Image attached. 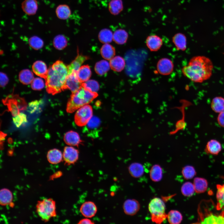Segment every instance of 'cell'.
Returning <instances> with one entry per match:
<instances>
[{
  "label": "cell",
  "mask_w": 224,
  "mask_h": 224,
  "mask_svg": "<svg viewBox=\"0 0 224 224\" xmlns=\"http://www.w3.org/2000/svg\"><path fill=\"white\" fill-rule=\"evenodd\" d=\"M213 66L211 60L203 56L192 57L187 65L183 67V75L192 81L201 83L211 77Z\"/></svg>",
  "instance_id": "obj_1"
},
{
  "label": "cell",
  "mask_w": 224,
  "mask_h": 224,
  "mask_svg": "<svg viewBox=\"0 0 224 224\" xmlns=\"http://www.w3.org/2000/svg\"><path fill=\"white\" fill-rule=\"evenodd\" d=\"M68 73V66L61 61H57L51 65L45 79L47 92L54 95L66 89L65 84Z\"/></svg>",
  "instance_id": "obj_2"
},
{
  "label": "cell",
  "mask_w": 224,
  "mask_h": 224,
  "mask_svg": "<svg viewBox=\"0 0 224 224\" xmlns=\"http://www.w3.org/2000/svg\"><path fill=\"white\" fill-rule=\"evenodd\" d=\"M98 96L97 92L88 91L82 86L72 93L67 104V112L72 113L83 106L91 102Z\"/></svg>",
  "instance_id": "obj_3"
},
{
  "label": "cell",
  "mask_w": 224,
  "mask_h": 224,
  "mask_svg": "<svg viewBox=\"0 0 224 224\" xmlns=\"http://www.w3.org/2000/svg\"><path fill=\"white\" fill-rule=\"evenodd\" d=\"M36 208L38 215L45 222L56 216L55 202L52 199L45 198L38 201Z\"/></svg>",
  "instance_id": "obj_4"
},
{
  "label": "cell",
  "mask_w": 224,
  "mask_h": 224,
  "mask_svg": "<svg viewBox=\"0 0 224 224\" xmlns=\"http://www.w3.org/2000/svg\"><path fill=\"white\" fill-rule=\"evenodd\" d=\"M148 209L152 222L156 223L161 224L167 218L165 204L160 198L155 197L152 199L148 204Z\"/></svg>",
  "instance_id": "obj_5"
},
{
  "label": "cell",
  "mask_w": 224,
  "mask_h": 224,
  "mask_svg": "<svg viewBox=\"0 0 224 224\" xmlns=\"http://www.w3.org/2000/svg\"><path fill=\"white\" fill-rule=\"evenodd\" d=\"M2 102L7 106L13 117L18 114L21 111L25 110L27 107L25 99L17 95H9L2 100Z\"/></svg>",
  "instance_id": "obj_6"
},
{
  "label": "cell",
  "mask_w": 224,
  "mask_h": 224,
  "mask_svg": "<svg viewBox=\"0 0 224 224\" xmlns=\"http://www.w3.org/2000/svg\"><path fill=\"white\" fill-rule=\"evenodd\" d=\"M92 114L91 106L88 104L85 105L76 111L74 116L75 122L78 126H84L87 124L92 117Z\"/></svg>",
  "instance_id": "obj_7"
},
{
  "label": "cell",
  "mask_w": 224,
  "mask_h": 224,
  "mask_svg": "<svg viewBox=\"0 0 224 224\" xmlns=\"http://www.w3.org/2000/svg\"><path fill=\"white\" fill-rule=\"evenodd\" d=\"M77 72L72 71L68 73L66 80V89L70 90L72 93L76 92L82 86V83L79 80Z\"/></svg>",
  "instance_id": "obj_8"
},
{
  "label": "cell",
  "mask_w": 224,
  "mask_h": 224,
  "mask_svg": "<svg viewBox=\"0 0 224 224\" xmlns=\"http://www.w3.org/2000/svg\"><path fill=\"white\" fill-rule=\"evenodd\" d=\"M79 151L75 148L71 146L64 147L63 158L65 164L67 165L74 164L78 160Z\"/></svg>",
  "instance_id": "obj_9"
},
{
  "label": "cell",
  "mask_w": 224,
  "mask_h": 224,
  "mask_svg": "<svg viewBox=\"0 0 224 224\" xmlns=\"http://www.w3.org/2000/svg\"><path fill=\"white\" fill-rule=\"evenodd\" d=\"M158 72L164 75L170 74L174 69V64L172 61L167 58H163L158 62L156 65Z\"/></svg>",
  "instance_id": "obj_10"
},
{
  "label": "cell",
  "mask_w": 224,
  "mask_h": 224,
  "mask_svg": "<svg viewBox=\"0 0 224 224\" xmlns=\"http://www.w3.org/2000/svg\"><path fill=\"white\" fill-rule=\"evenodd\" d=\"M140 205L139 202L135 199H128L124 203L123 208L127 215L133 216L139 211Z\"/></svg>",
  "instance_id": "obj_11"
},
{
  "label": "cell",
  "mask_w": 224,
  "mask_h": 224,
  "mask_svg": "<svg viewBox=\"0 0 224 224\" xmlns=\"http://www.w3.org/2000/svg\"><path fill=\"white\" fill-rule=\"evenodd\" d=\"M80 212L86 218H91L95 216L97 211V208L95 203L88 201L84 203L80 208Z\"/></svg>",
  "instance_id": "obj_12"
},
{
  "label": "cell",
  "mask_w": 224,
  "mask_h": 224,
  "mask_svg": "<svg viewBox=\"0 0 224 224\" xmlns=\"http://www.w3.org/2000/svg\"><path fill=\"white\" fill-rule=\"evenodd\" d=\"M147 46L152 51H156L161 47L163 41L161 37L157 35H153L148 36L146 40Z\"/></svg>",
  "instance_id": "obj_13"
},
{
  "label": "cell",
  "mask_w": 224,
  "mask_h": 224,
  "mask_svg": "<svg viewBox=\"0 0 224 224\" xmlns=\"http://www.w3.org/2000/svg\"><path fill=\"white\" fill-rule=\"evenodd\" d=\"M64 140L66 144L72 146H78L82 142L78 133L72 130L65 133Z\"/></svg>",
  "instance_id": "obj_14"
},
{
  "label": "cell",
  "mask_w": 224,
  "mask_h": 224,
  "mask_svg": "<svg viewBox=\"0 0 224 224\" xmlns=\"http://www.w3.org/2000/svg\"><path fill=\"white\" fill-rule=\"evenodd\" d=\"M32 69L34 73L38 76L45 79L48 69L45 63L41 61H37L33 64Z\"/></svg>",
  "instance_id": "obj_15"
},
{
  "label": "cell",
  "mask_w": 224,
  "mask_h": 224,
  "mask_svg": "<svg viewBox=\"0 0 224 224\" xmlns=\"http://www.w3.org/2000/svg\"><path fill=\"white\" fill-rule=\"evenodd\" d=\"M23 11L27 14H35L38 9V3L36 0H25L22 3Z\"/></svg>",
  "instance_id": "obj_16"
},
{
  "label": "cell",
  "mask_w": 224,
  "mask_h": 224,
  "mask_svg": "<svg viewBox=\"0 0 224 224\" xmlns=\"http://www.w3.org/2000/svg\"><path fill=\"white\" fill-rule=\"evenodd\" d=\"M89 58L86 56L78 54L77 56L70 64L68 66V73L72 71L77 72L82 64Z\"/></svg>",
  "instance_id": "obj_17"
},
{
  "label": "cell",
  "mask_w": 224,
  "mask_h": 224,
  "mask_svg": "<svg viewBox=\"0 0 224 224\" xmlns=\"http://www.w3.org/2000/svg\"><path fill=\"white\" fill-rule=\"evenodd\" d=\"M221 150L220 142L216 140L212 139L207 142L205 151L207 153L215 155L218 154Z\"/></svg>",
  "instance_id": "obj_18"
},
{
  "label": "cell",
  "mask_w": 224,
  "mask_h": 224,
  "mask_svg": "<svg viewBox=\"0 0 224 224\" xmlns=\"http://www.w3.org/2000/svg\"><path fill=\"white\" fill-rule=\"evenodd\" d=\"M172 41L177 49L184 51L187 47V39L184 34L179 33L175 34L172 38Z\"/></svg>",
  "instance_id": "obj_19"
},
{
  "label": "cell",
  "mask_w": 224,
  "mask_h": 224,
  "mask_svg": "<svg viewBox=\"0 0 224 224\" xmlns=\"http://www.w3.org/2000/svg\"><path fill=\"white\" fill-rule=\"evenodd\" d=\"M201 222L202 224H224V212L219 215L210 214Z\"/></svg>",
  "instance_id": "obj_20"
},
{
  "label": "cell",
  "mask_w": 224,
  "mask_h": 224,
  "mask_svg": "<svg viewBox=\"0 0 224 224\" xmlns=\"http://www.w3.org/2000/svg\"><path fill=\"white\" fill-rule=\"evenodd\" d=\"M63 158V154L61 151L57 149L50 150L47 154V160L51 164L59 163L62 161Z\"/></svg>",
  "instance_id": "obj_21"
},
{
  "label": "cell",
  "mask_w": 224,
  "mask_h": 224,
  "mask_svg": "<svg viewBox=\"0 0 224 224\" xmlns=\"http://www.w3.org/2000/svg\"><path fill=\"white\" fill-rule=\"evenodd\" d=\"M110 64L112 70L116 72H120L124 68L125 62L122 57L118 56L110 60Z\"/></svg>",
  "instance_id": "obj_22"
},
{
  "label": "cell",
  "mask_w": 224,
  "mask_h": 224,
  "mask_svg": "<svg viewBox=\"0 0 224 224\" xmlns=\"http://www.w3.org/2000/svg\"><path fill=\"white\" fill-rule=\"evenodd\" d=\"M195 192L198 193L205 192L208 187V182L207 180L201 177H195L193 182Z\"/></svg>",
  "instance_id": "obj_23"
},
{
  "label": "cell",
  "mask_w": 224,
  "mask_h": 224,
  "mask_svg": "<svg viewBox=\"0 0 224 224\" xmlns=\"http://www.w3.org/2000/svg\"><path fill=\"white\" fill-rule=\"evenodd\" d=\"M128 170L130 174L134 178L141 176L144 173V168L143 166L138 162H134L131 164Z\"/></svg>",
  "instance_id": "obj_24"
},
{
  "label": "cell",
  "mask_w": 224,
  "mask_h": 224,
  "mask_svg": "<svg viewBox=\"0 0 224 224\" xmlns=\"http://www.w3.org/2000/svg\"><path fill=\"white\" fill-rule=\"evenodd\" d=\"M77 73L79 80L82 83L88 80L91 75V69L88 65L82 66Z\"/></svg>",
  "instance_id": "obj_25"
},
{
  "label": "cell",
  "mask_w": 224,
  "mask_h": 224,
  "mask_svg": "<svg viewBox=\"0 0 224 224\" xmlns=\"http://www.w3.org/2000/svg\"><path fill=\"white\" fill-rule=\"evenodd\" d=\"M71 11L69 7L65 4L58 6L56 9V13L58 18L62 20L68 19L71 15Z\"/></svg>",
  "instance_id": "obj_26"
},
{
  "label": "cell",
  "mask_w": 224,
  "mask_h": 224,
  "mask_svg": "<svg viewBox=\"0 0 224 224\" xmlns=\"http://www.w3.org/2000/svg\"><path fill=\"white\" fill-rule=\"evenodd\" d=\"M100 53L102 57L105 59L110 60L115 54L114 48L108 43L103 45L100 49Z\"/></svg>",
  "instance_id": "obj_27"
},
{
  "label": "cell",
  "mask_w": 224,
  "mask_h": 224,
  "mask_svg": "<svg viewBox=\"0 0 224 224\" xmlns=\"http://www.w3.org/2000/svg\"><path fill=\"white\" fill-rule=\"evenodd\" d=\"M150 176L154 182L160 181L162 177V170L159 165L155 164L152 166L150 171Z\"/></svg>",
  "instance_id": "obj_28"
},
{
  "label": "cell",
  "mask_w": 224,
  "mask_h": 224,
  "mask_svg": "<svg viewBox=\"0 0 224 224\" xmlns=\"http://www.w3.org/2000/svg\"><path fill=\"white\" fill-rule=\"evenodd\" d=\"M128 37L127 32L123 29H119L116 30L113 34L114 41L119 44H122L126 43Z\"/></svg>",
  "instance_id": "obj_29"
},
{
  "label": "cell",
  "mask_w": 224,
  "mask_h": 224,
  "mask_svg": "<svg viewBox=\"0 0 224 224\" xmlns=\"http://www.w3.org/2000/svg\"><path fill=\"white\" fill-rule=\"evenodd\" d=\"M13 196L12 193L6 188L2 189L0 191V203L1 205L5 206L12 202Z\"/></svg>",
  "instance_id": "obj_30"
},
{
  "label": "cell",
  "mask_w": 224,
  "mask_h": 224,
  "mask_svg": "<svg viewBox=\"0 0 224 224\" xmlns=\"http://www.w3.org/2000/svg\"><path fill=\"white\" fill-rule=\"evenodd\" d=\"M211 107L216 113H220L224 111V98L220 96L214 98L211 102Z\"/></svg>",
  "instance_id": "obj_31"
},
{
  "label": "cell",
  "mask_w": 224,
  "mask_h": 224,
  "mask_svg": "<svg viewBox=\"0 0 224 224\" xmlns=\"http://www.w3.org/2000/svg\"><path fill=\"white\" fill-rule=\"evenodd\" d=\"M32 72L29 69L22 70L20 73L19 77L20 82L23 84L31 83L34 79Z\"/></svg>",
  "instance_id": "obj_32"
},
{
  "label": "cell",
  "mask_w": 224,
  "mask_h": 224,
  "mask_svg": "<svg viewBox=\"0 0 224 224\" xmlns=\"http://www.w3.org/2000/svg\"><path fill=\"white\" fill-rule=\"evenodd\" d=\"M167 218L169 222L171 224H179L181 222L183 217L179 211L171 210L167 214Z\"/></svg>",
  "instance_id": "obj_33"
},
{
  "label": "cell",
  "mask_w": 224,
  "mask_h": 224,
  "mask_svg": "<svg viewBox=\"0 0 224 224\" xmlns=\"http://www.w3.org/2000/svg\"><path fill=\"white\" fill-rule=\"evenodd\" d=\"M217 208L220 210L224 208V184L217 185Z\"/></svg>",
  "instance_id": "obj_34"
},
{
  "label": "cell",
  "mask_w": 224,
  "mask_h": 224,
  "mask_svg": "<svg viewBox=\"0 0 224 224\" xmlns=\"http://www.w3.org/2000/svg\"><path fill=\"white\" fill-rule=\"evenodd\" d=\"M110 67V64L107 61L101 60L96 64L95 70L98 75L102 76L107 72Z\"/></svg>",
  "instance_id": "obj_35"
},
{
  "label": "cell",
  "mask_w": 224,
  "mask_h": 224,
  "mask_svg": "<svg viewBox=\"0 0 224 224\" xmlns=\"http://www.w3.org/2000/svg\"><path fill=\"white\" fill-rule=\"evenodd\" d=\"M123 7L122 0H112L109 3V10L113 15L119 14L122 10Z\"/></svg>",
  "instance_id": "obj_36"
},
{
  "label": "cell",
  "mask_w": 224,
  "mask_h": 224,
  "mask_svg": "<svg viewBox=\"0 0 224 224\" xmlns=\"http://www.w3.org/2000/svg\"><path fill=\"white\" fill-rule=\"evenodd\" d=\"M98 38L100 42L107 44L111 42L113 39V34L111 31L107 29H104L100 32Z\"/></svg>",
  "instance_id": "obj_37"
},
{
  "label": "cell",
  "mask_w": 224,
  "mask_h": 224,
  "mask_svg": "<svg viewBox=\"0 0 224 224\" xmlns=\"http://www.w3.org/2000/svg\"><path fill=\"white\" fill-rule=\"evenodd\" d=\"M53 44L56 49L58 50H62L67 46V40L63 35H58L54 38Z\"/></svg>",
  "instance_id": "obj_38"
},
{
  "label": "cell",
  "mask_w": 224,
  "mask_h": 224,
  "mask_svg": "<svg viewBox=\"0 0 224 224\" xmlns=\"http://www.w3.org/2000/svg\"><path fill=\"white\" fill-rule=\"evenodd\" d=\"M181 192L182 194L185 196L190 197L192 196L195 192L193 184L189 182H185L182 186Z\"/></svg>",
  "instance_id": "obj_39"
},
{
  "label": "cell",
  "mask_w": 224,
  "mask_h": 224,
  "mask_svg": "<svg viewBox=\"0 0 224 224\" xmlns=\"http://www.w3.org/2000/svg\"><path fill=\"white\" fill-rule=\"evenodd\" d=\"M82 86L88 91L95 92L99 90L100 87L98 82L94 80H88L82 83Z\"/></svg>",
  "instance_id": "obj_40"
},
{
  "label": "cell",
  "mask_w": 224,
  "mask_h": 224,
  "mask_svg": "<svg viewBox=\"0 0 224 224\" xmlns=\"http://www.w3.org/2000/svg\"><path fill=\"white\" fill-rule=\"evenodd\" d=\"M182 173L185 179L189 180L192 179L195 175L196 172L193 166L187 165L183 168Z\"/></svg>",
  "instance_id": "obj_41"
},
{
  "label": "cell",
  "mask_w": 224,
  "mask_h": 224,
  "mask_svg": "<svg viewBox=\"0 0 224 224\" xmlns=\"http://www.w3.org/2000/svg\"><path fill=\"white\" fill-rule=\"evenodd\" d=\"M30 46L35 49L38 50L41 49L43 45V42L40 38L33 36L29 40Z\"/></svg>",
  "instance_id": "obj_42"
},
{
  "label": "cell",
  "mask_w": 224,
  "mask_h": 224,
  "mask_svg": "<svg viewBox=\"0 0 224 224\" xmlns=\"http://www.w3.org/2000/svg\"><path fill=\"white\" fill-rule=\"evenodd\" d=\"M13 121L17 127H20L23 124L27 122L26 115L22 113H20L17 115L13 117Z\"/></svg>",
  "instance_id": "obj_43"
},
{
  "label": "cell",
  "mask_w": 224,
  "mask_h": 224,
  "mask_svg": "<svg viewBox=\"0 0 224 224\" xmlns=\"http://www.w3.org/2000/svg\"><path fill=\"white\" fill-rule=\"evenodd\" d=\"M32 88L35 90H40L44 87V84L43 80L39 77L34 78L31 83Z\"/></svg>",
  "instance_id": "obj_44"
},
{
  "label": "cell",
  "mask_w": 224,
  "mask_h": 224,
  "mask_svg": "<svg viewBox=\"0 0 224 224\" xmlns=\"http://www.w3.org/2000/svg\"><path fill=\"white\" fill-rule=\"evenodd\" d=\"M41 102L40 100H35L30 103L29 104L28 110L30 113H33L37 110Z\"/></svg>",
  "instance_id": "obj_45"
},
{
  "label": "cell",
  "mask_w": 224,
  "mask_h": 224,
  "mask_svg": "<svg viewBox=\"0 0 224 224\" xmlns=\"http://www.w3.org/2000/svg\"><path fill=\"white\" fill-rule=\"evenodd\" d=\"M100 123L99 119L96 117H92L87 124L89 128H93L97 127Z\"/></svg>",
  "instance_id": "obj_46"
},
{
  "label": "cell",
  "mask_w": 224,
  "mask_h": 224,
  "mask_svg": "<svg viewBox=\"0 0 224 224\" xmlns=\"http://www.w3.org/2000/svg\"><path fill=\"white\" fill-rule=\"evenodd\" d=\"M8 78L7 76L4 73L1 72L0 85L2 87H4L7 83Z\"/></svg>",
  "instance_id": "obj_47"
},
{
  "label": "cell",
  "mask_w": 224,
  "mask_h": 224,
  "mask_svg": "<svg viewBox=\"0 0 224 224\" xmlns=\"http://www.w3.org/2000/svg\"><path fill=\"white\" fill-rule=\"evenodd\" d=\"M217 120L219 125L224 127V111L219 113L217 117Z\"/></svg>",
  "instance_id": "obj_48"
},
{
  "label": "cell",
  "mask_w": 224,
  "mask_h": 224,
  "mask_svg": "<svg viewBox=\"0 0 224 224\" xmlns=\"http://www.w3.org/2000/svg\"><path fill=\"white\" fill-rule=\"evenodd\" d=\"M78 223L80 224H94V222L88 219V218H86L81 219L79 222Z\"/></svg>",
  "instance_id": "obj_49"
}]
</instances>
